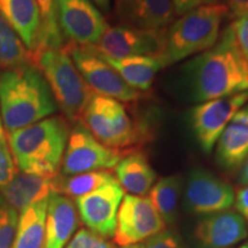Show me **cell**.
<instances>
[{"mask_svg":"<svg viewBox=\"0 0 248 248\" xmlns=\"http://www.w3.org/2000/svg\"><path fill=\"white\" fill-rule=\"evenodd\" d=\"M239 183L243 186H248V156L241 164V169L239 173Z\"/></svg>","mask_w":248,"mask_h":248,"instance_id":"36","label":"cell"},{"mask_svg":"<svg viewBox=\"0 0 248 248\" xmlns=\"http://www.w3.org/2000/svg\"><path fill=\"white\" fill-rule=\"evenodd\" d=\"M30 53L13 28L0 14V69L29 63Z\"/></svg>","mask_w":248,"mask_h":248,"instance_id":"26","label":"cell"},{"mask_svg":"<svg viewBox=\"0 0 248 248\" xmlns=\"http://www.w3.org/2000/svg\"><path fill=\"white\" fill-rule=\"evenodd\" d=\"M0 14L13 28L30 55L36 51L40 14L36 0H0Z\"/></svg>","mask_w":248,"mask_h":248,"instance_id":"19","label":"cell"},{"mask_svg":"<svg viewBox=\"0 0 248 248\" xmlns=\"http://www.w3.org/2000/svg\"><path fill=\"white\" fill-rule=\"evenodd\" d=\"M44 76L55 102L70 121L78 122L91 95L64 47L47 48L31 58Z\"/></svg>","mask_w":248,"mask_h":248,"instance_id":"5","label":"cell"},{"mask_svg":"<svg viewBox=\"0 0 248 248\" xmlns=\"http://www.w3.org/2000/svg\"><path fill=\"white\" fill-rule=\"evenodd\" d=\"M77 224V210L71 199L51 193L47 201L43 248H63L76 231Z\"/></svg>","mask_w":248,"mask_h":248,"instance_id":"18","label":"cell"},{"mask_svg":"<svg viewBox=\"0 0 248 248\" xmlns=\"http://www.w3.org/2000/svg\"><path fill=\"white\" fill-rule=\"evenodd\" d=\"M216 144L217 163L230 171L240 168L248 156V102L234 114Z\"/></svg>","mask_w":248,"mask_h":248,"instance_id":"17","label":"cell"},{"mask_svg":"<svg viewBox=\"0 0 248 248\" xmlns=\"http://www.w3.org/2000/svg\"><path fill=\"white\" fill-rule=\"evenodd\" d=\"M184 202L192 214L212 215L230 208L234 203V190L208 170L197 168L187 177Z\"/></svg>","mask_w":248,"mask_h":248,"instance_id":"13","label":"cell"},{"mask_svg":"<svg viewBox=\"0 0 248 248\" xmlns=\"http://www.w3.org/2000/svg\"><path fill=\"white\" fill-rule=\"evenodd\" d=\"M234 206L237 213L243 216L248 224V186H241L234 194Z\"/></svg>","mask_w":248,"mask_h":248,"instance_id":"34","label":"cell"},{"mask_svg":"<svg viewBox=\"0 0 248 248\" xmlns=\"http://www.w3.org/2000/svg\"><path fill=\"white\" fill-rule=\"evenodd\" d=\"M116 181L115 176L108 170H98L77 173L73 176H57L55 181V193L63 194L69 199H77L91 192L97 191L102 186Z\"/></svg>","mask_w":248,"mask_h":248,"instance_id":"25","label":"cell"},{"mask_svg":"<svg viewBox=\"0 0 248 248\" xmlns=\"http://www.w3.org/2000/svg\"><path fill=\"white\" fill-rule=\"evenodd\" d=\"M182 176H167L152 186L148 199L167 224H173L177 216V204L182 191Z\"/></svg>","mask_w":248,"mask_h":248,"instance_id":"24","label":"cell"},{"mask_svg":"<svg viewBox=\"0 0 248 248\" xmlns=\"http://www.w3.org/2000/svg\"><path fill=\"white\" fill-rule=\"evenodd\" d=\"M164 30H144L123 24L108 27L98 44L85 47L108 58L156 57L161 60Z\"/></svg>","mask_w":248,"mask_h":248,"instance_id":"9","label":"cell"},{"mask_svg":"<svg viewBox=\"0 0 248 248\" xmlns=\"http://www.w3.org/2000/svg\"><path fill=\"white\" fill-rule=\"evenodd\" d=\"M97 55L106 61L108 64H110L130 88L138 92L148 91L153 85L156 74L159 73L161 68H163L162 62L156 57H128L114 59L100 54Z\"/></svg>","mask_w":248,"mask_h":248,"instance_id":"22","label":"cell"},{"mask_svg":"<svg viewBox=\"0 0 248 248\" xmlns=\"http://www.w3.org/2000/svg\"><path fill=\"white\" fill-rule=\"evenodd\" d=\"M57 17L62 37L78 46L98 44L109 27L91 0H58Z\"/></svg>","mask_w":248,"mask_h":248,"instance_id":"12","label":"cell"},{"mask_svg":"<svg viewBox=\"0 0 248 248\" xmlns=\"http://www.w3.org/2000/svg\"><path fill=\"white\" fill-rule=\"evenodd\" d=\"M248 102V91L201 102L190 110L191 128L206 154L212 153L225 126Z\"/></svg>","mask_w":248,"mask_h":248,"instance_id":"10","label":"cell"},{"mask_svg":"<svg viewBox=\"0 0 248 248\" xmlns=\"http://www.w3.org/2000/svg\"><path fill=\"white\" fill-rule=\"evenodd\" d=\"M66 248H116L114 244L108 241L106 238L101 237L88 229H80L74 235Z\"/></svg>","mask_w":248,"mask_h":248,"instance_id":"29","label":"cell"},{"mask_svg":"<svg viewBox=\"0 0 248 248\" xmlns=\"http://www.w3.org/2000/svg\"><path fill=\"white\" fill-rule=\"evenodd\" d=\"M239 248H248V241H247V243H245L244 245H241Z\"/></svg>","mask_w":248,"mask_h":248,"instance_id":"40","label":"cell"},{"mask_svg":"<svg viewBox=\"0 0 248 248\" xmlns=\"http://www.w3.org/2000/svg\"><path fill=\"white\" fill-rule=\"evenodd\" d=\"M57 107L47 82L33 64L0 71V110L8 133L47 119Z\"/></svg>","mask_w":248,"mask_h":248,"instance_id":"2","label":"cell"},{"mask_svg":"<svg viewBox=\"0 0 248 248\" xmlns=\"http://www.w3.org/2000/svg\"><path fill=\"white\" fill-rule=\"evenodd\" d=\"M40 14V32L36 51L33 55L47 48H61L63 37L58 24L57 1L58 0H36Z\"/></svg>","mask_w":248,"mask_h":248,"instance_id":"27","label":"cell"},{"mask_svg":"<svg viewBox=\"0 0 248 248\" xmlns=\"http://www.w3.org/2000/svg\"><path fill=\"white\" fill-rule=\"evenodd\" d=\"M217 2H221V0H171L173 14L177 16H182L192 9L201 6L217 4Z\"/></svg>","mask_w":248,"mask_h":248,"instance_id":"33","label":"cell"},{"mask_svg":"<svg viewBox=\"0 0 248 248\" xmlns=\"http://www.w3.org/2000/svg\"><path fill=\"white\" fill-rule=\"evenodd\" d=\"M17 173L7 139H0V190L5 187Z\"/></svg>","mask_w":248,"mask_h":248,"instance_id":"30","label":"cell"},{"mask_svg":"<svg viewBox=\"0 0 248 248\" xmlns=\"http://www.w3.org/2000/svg\"><path fill=\"white\" fill-rule=\"evenodd\" d=\"M230 15L222 2L187 12L164 30L163 68L212 48L221 35L224 18Z\"/></svg>","mask_w":248,"mask_h":248,"instance_id":"4","label":"cell"},{"mask_svg":"<svg viewBox=\"0 0 248 248\" xmlns=\"http://www.w3.org/2000/svg\"><path fill=\"white\" fill-rule=\"evenodd\" d=\"M177 79L186 100L199 104L248 91V63L231 26L212 48L183 64Z\"/></svg>","mask_w":248,"mask_h":248,"instance_id":"1","label":"cell"},{"mask_svg":"<svg viewBox=\"0 0 248 248\" xmlns=\"http://www.w3.org/2000/svg\"><path fill=\"white\" fill-rule=\"evenodd\" d=\"M64 49L92 92L121 102H133L141 95L140 92L130 88L110 64L90 48L69 44Z\"/></svg>","mask_w":248,"mask_h":248,"instance_id":"8","label":"cell"},{"mask_svg":"<svg viewBox=\"0 0 248 248\" xmlns=\"http://www.w3.org/2000/svg\"><path fill=\"white\" fill-rule=\"evenodd\" d=\"M47 201L42 200L21 210L11 248H43Z\"/></svg>","mask_w":248,"mask_h":248,"instance_id":"23","label":"cell"},{"mask_svg":"<svg viewBox=\"0 0 248 248\" xmlns=\"http://www.w3.org/2000/svg\"><path fill=\"white\" fill-rule=\"evenodd\" d=\"M221 2L234 17L248 13V0H221Z\"/></svg>","mask_w":248,"mask_h":248,"instance_id":"35","label":"cell"},{"mask_svg":"<svg viewBox=\"0 0 248 248\" xmlns=\"http://www.w3.org/2000/svg\"><path fill=\"white\" fill-rule=\"evenodd\" d=\"M144 248H185L173 232L163 230L145 240Z\"/></svg>","mask_w":248,"mask_h":248,"instance_id":"32","label":"cell"},{"mask_svg":"<svg viewBox=\"0 0 248 248\" xmlns=\"http://www.w3.org/2000/svg\"><path fill=\"white\" fill-rule=\"evenodd\" d=\"M55 181L57 176L47 177L21 171L0 191L7 203L21 212L30 204L48 199L51 193H55Z\"/></svg>","mask_w":248,"mask_h":248,"instance_id":"20","label":"cell"},{"mask_svg":"<svg viewBox=\"0 0 248 248\" xmlns=\"http://www.w3.org/2000/svg\"><path fill=\"white\" fill-rule=\"evenodd\" d=\"M115 178L123 191L131 195L145 197L156 181V173L140 151L123 154L115 168Z\"/></svg>","mask_w":248,"mask_h":248,"instance_id":"21","label":"cell"},{"mask_svg":"<svg viewBox=\"0 0 248 248\" xmlns=\"http://www.w3.org/2000/svg\"><path fill=\"white\" fill-rule=\"evenodd\" d=\"M121 248H144V244H135V245H128V246H123Z\"/></svg>","mask_w":248,"mask_h":248,"instance_id":"39","label":"cell"},{"mask_svg":"<svg viewBox=\"0 0 248 248\" xmlns=\"http://www.w3.org/2000/svg\"><path fill=\"white\" fill-rule=\"evenodd\" d=\"M82 123L105 146L122 151L148 139L144 128L135 123L123 102L91 92Z\"/></svg>","mask_w":248,"mask_h":248,"instance_id":"6","label":"cell"},{"mask_svg":"<svg viewBox=\"0 0 248 248\" xmlns=\"http://www.w3.org/2000/svg\"><path fill=\"white\" fill-rule=\"evenodd\" d=\"M166 229V223L146 197L126 194L116 217L114 243L119 246L140 244Z\"/></svg>","mask_w":248,"mask_h":248,"instance_id":"11","label":"cell"},{"mask_svg":"<svg viewBox=\"0 0 248 248\" xmlns=\"http://www.w3.org/2000/svg\"><path fill=\"white\" fill-rule=\"evenodd\" d=\"M69 126L63 117L52 116L9 133V148L22 172L55 177L62 164Z\"/></svg>","mask_w":248,"mask_h":248,"instance_id":"3","label":"cell"},{"mask_svg":"<svg viewBox=\"0 0 248 248\" xmlns=\"http://www.w3.org/2000/svg\"><path fill=\"white\" fill-rule=\"evenodd\" d=\"M18 222V212L0 195V248H11Z\"/></svg>","mask_w":248,"mask_h":248,"instance_id":"28","label":"cell"},{"mask_svg":"<svg viewBox=\"0 0 248 248\" xmlns=\"http://www.w3.org/2000/svg\"><path fill=\"white\" fill-rule=\"evenodd\" d=\"M91 1L97 6L98 9L102 12H108L110 8V0H91Z\"/></svg>","mask_w":248,"mask_h":248,"instance_id":"37","label":"cell"},{"mask_svg":"<svg viewBox=\"0 0 248 248\" xmlns=\"http://www.w3.org/2000/svg\"><path fill=\"white\" fill-rule=\"evenodd\" d=\"M123 154V151L102 145L93 137L84 124L78 121L69 133L62 159L61 172L63 176H73L114 169Z\"/></svg>","mask_w":248,"mask_h":248,"instance_id":"7","label":"cell"},{"mask_svg":"<svg viewBox=\"0 0 248 248\" xmlns=\"http://www.w3.org/2000/svg\"><path fill=\"white\" fill-rule=\"evenodd\" d=\"M116 18L123 26L162 30L172 22L171 0H114Z\"/></svg>","mask_w":248,"mask_h":248,"instance_id":"15","label":"cell"},{"mask_svg":"<svg viewBox=\"0 0 248 248\" xmlns=\"http://www.w3.org/2000/svg\"><path fill=\"white\" fill-rule=\"evenodd\" d=\"M5 128H4V123H2V119H1V114H0V139H5Z\"/></svg>","mask_w":248,"mask_h":248,"instance_id":"38","label":"cell"},{"mask_svg":"<svg viewBox=\"0 0 248 248\" xmlns=\"http://www.w3.org/2000/svg\"><path fill=\"white\" fill-rule=\"evenodd\" d=\"M124 191L117 181L102 186L97 191L77 198L76 206L80 219L89 230L101 237H114L116 217Z\"/></svg>","mask_w":248,"mask_h":248,"instance_id":"14","label":"cell"},{"mask_svg":"<svg viewBox=\"0 0 248 248\" xmlns=\"http://www.w3.org/2000/svg\"><path fill=\"white\" fill-rule=\"evenodd\" d=\"M241 54L248 63V13L234 17L230 24Z\"/></svg>","mask_w":248,"mask_h":248,"instance_id":"31","label":"cell"},{"mask_svg":"<svg viewBox=\"0 0 248 248\" xmlns=\"http://www.w3.org/2000/svg\"><path fill=\"white\" fill-rule=\"evenodd\" d=\"M248 235L247 223L233 210H224L207 215L198 223L195 237L209 248H229Z\"/></svg>","mask_w":248,"mask_h":248,"instance_id":"16","label":"cell"}]
</instances>
